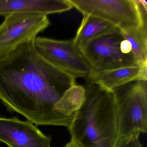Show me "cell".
I'll use <instances>...</instances> for the list:
<instances>
[{"label": "cell", "mask_w": 147, "mask_h": 147, "mask_svg": "<svg viewBox=\"0 0 147 147\" xmlns=\"http://www.w3.org/2000/svg\"><path fill=\"white\" fill-rule=\"evenodd\" d=\"M34 41L0 58V100L34 124L68 128L74 118L56 106L76 79L45 60Z\"/></svg>", "instance_id": "1"}, {"label": "cell", "mask_w": 147, "mask_h": 147, "mask_svg": "<svg viewBox=\"0 0 147 147\" xmlns=\"http://www.w3.org/2000/svg\"><path fill=\"white\" fill-rule=\"evenodd\" d=\"M85 88L84 101L68 128L71 141L79 147H119L113 92L96 85Z\"/></svg>", "instance_id": "2"}, {"label": "cell", "mask_w": 147, "mask_h": 147, "mask_svg": "<svg viewBox=\"0 0 147 147\" xmlns=\"http://www.w3.org/2000/svg\"><path fill=\"white\" fill-rule=\"evenodd\" d=\"M67 1L83 15L103 20L122 31L147 27V3L144 0Z\"/></svg>", "instance_id": "3"}, {"label": "cell", "mask_w": 147, "mask_h": 147, "mask_svg": "<svg viewBox=\"0 0 147 147\" xmlns=\"http://www.w3.org/2000/svg\"><path fill=\"white\" fill-rule=\"evenodd\" d=\"M80 51L93 71L140 65L129 52L122 30L117 27L90 39Z\"/></svg>", "instance_id": "4"}, {"label": "cell", "mask_w": 147, "mask_h": 147, "mask_svg": "<svg viewBox=\"0 0 147 147\" xmlns=\"http://www.w3.org/2000/svg\"><path fill=\"white\" fill-rule=\"evenodd\" d=\"M129 83L112 91L122 139L138 138L147 131V81Z\"/></svg>", "instance_id": "5"}, {"label": "cell", "mask_w": 147, "mask_h": 147, "mask_svg": "<svg viewBox=\"0 0 147 147\" xmlns=\"http://www.w3.org/2000/svg\"><path fill=\"white\" fill-rule=\"evenodd\" d=\"M50 24L47 15L41 13H16L5 17L0 25V58L35 40Z\"/></svg>", "instance_id": "6"}, {"label": "cell", "mask_w": 147, "mask_h": 147, "mask_svg": "<svg viewBox=\"0 0 147 147\" xmlns=\"http://www.w3.org/2000/svg\"><path fill=\"white\" fill-rule=\"evenodd\" d=\"M34 45L50 63L75 79L86 78L93 71L72 40H57L37 37Z\"/></svg>", "instance_id": "7"}, {"label": "cell", "mask_w": 147, "mask_h": 147, "mask_svg": "<svg viewBox=\"0 0 147 147\" xmlns=\"http://www.w3.org/2000/svg\"><path fill=\"white\" fill-rule=\"evenodd\" d=\"M0 142L8 147H51V138L28 120L0 117Z\"/></svg>", "instance_id": "8"}, {"label": "cell", "mask_w": 147, "mask_h": 147, "mask_svg": "<svg viewBox=\"0 0 147 147\" xmlns=\"http://www.w3.org/2000/svg\"><path fill=\"white\" fill-rule=\"evenodd\" d=\"M86 80V86L96 85L109 91L131 82L147 81V64L103 71H93Z\"/></svg>", "instance_id": "9"}, {"label": "cell", "mask_w": 147, "mask_h": 147, "mask_svg": "<svg viewBox=\"0 0 147 147\" xmlns=\"http://www.w3.org/2000/svg\"><path fill=\"white\" fill-rule=\"evenodd\" d=\"M73 7L67 0H0V16L16 13L48 15L69 11Z\"/></svg>", "instance_id": "10"}, {"label": "cell", "mask_w": 147, "mask_h": 147, "mask_svg": "<svg viewBox=\"0 0 147 147\" xmlns=\"http://www.w3.org/2000/svg\"><path fill=\"white\" fill-rule=\"evenodd\" d=\"M115 27L110 23L98 18L84 15L76 36L73 39L75 46L80 51L88 41Z\"/></svg>", "instance_id": "11"}, {"label": "cell", "mask_w": 147, "mask_h": 147, "mask_svg": "<svg viewBox=\"0 0 147 147\" xmlns=\"http://www.w3.org/2000/svg\"><path fill=\"white\" fill-rule=\"evenodd\" d=\"M122 32L124 38L130 44L138 64H147V28L139 27Z\"/></svg>", "instance_id": "12"}, {"label": "cell", "mask_w": 147, "mask_h": 147, "mask_svg": "<svg viewBox=\"0 0 147 147\" xmlns=\"http://www.w3.org/2000/svg\"><path fill=\"white\" fill-rule=\"evenodd\" d=\"M119 147H142L139 137L122 139Z\"/></svg>", "instance_id": "13"}, {"label": "cell", "mask_w": 147, "mask_h": 147, "mask_svg": "<svg viewBox=\"0 0 147 147\" xmlns=\"http://www.w3.org/2000/svg\"><path fill=\"white\" fill-rule=\"evenodd\" d=\"M63 147H79L73 141L70 140V142L67 144Z\"/></svg>", "instance_id": "14"}]
</instances>
